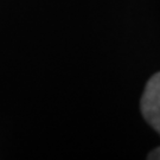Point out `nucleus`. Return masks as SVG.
Returning a JSON list of instances; mask_svg holds the SVG:
<instances>
[{
  "label": "nucleus",
  "mask_w": 160,
  "mask_h": 160,
  "mask_svg": "<svg viewBox=\"0 0 160 160\" xmlns=\"http://www.w3.org/2000/svg\"><path fill=\"white\" fill-rule=\"evenodd\" d=\"M141 112L146 121L160 135V72L146 84L141 98Z\"/></svg>",
  "instance_id": "obj_1"
},
{
  "label": "nucleus",
  "mask_w": 160,
  "mask_h": 160,
  "mask_svg": "<svg viewBox=\"0 0 160 160\" xmlns=\"http://www.w3.org/2000/svg\"><path fill=\"white\" fill-rule=\"evenodd\" d=\"M147 159H151V160H160V147L153 149V151H152V152H151V153L148 154Z\"/></svg>",
  "instance_id": "obj_2"
}]
</instances>
